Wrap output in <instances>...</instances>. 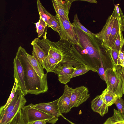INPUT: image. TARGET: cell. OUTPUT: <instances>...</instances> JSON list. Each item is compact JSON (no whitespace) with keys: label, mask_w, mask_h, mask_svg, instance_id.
Returning <instances> with one entry per match:
<instances>
[{"label":"cell","mask_w":124,"mask_h":124,"mask_svg":"<svg viewBox=\"0 0 124 124\" xmlns=\"http://www.w3.org/2000/svg\"><path fill=\"white\" fill-rule=\"evenodd\" d=\"M21 111L24 124L32 121L42 120H45L47 123L54 124L58 119V117L36 108L32 103L24 106Z\"/></svg>","instance_id":"cell-3"},{"label":"cell","mask_w":124,"mask_h":124,"mask_svg":"<svg viewBox=\"0 0 124 124\" xmlns=\"http://www.w3.org/2000/svg\"><path fill=\"white\" fill-rule=\"evenodd\" d=\"M39 21L38 22H37L36 23V29H37L38 27V26L39 24Z\"/></svg>","instance_id":"cell-39"},{"label":"cell","mask_w":124,"mask_h":124,"mask_svg":"<svg viewBox=\"0 0 124 124\" xmlns=\"http://www.w3.org/2000/svg\"><path fill=\"white\" fill-rule=\"evenodd\" d=\"M111 15L117 19L119 28L122 31L124 32V16L118 4L115 5L114 10Z\"/></svg>","instance_id":"cell-20"},{"label":"cell","mask_w":124,"mask_h":124,"mask_svg":"<svg viewBox=\"0 0 124 124\" xmlns=\"http://www.w3.org/2000/svg\"><path fill=\"white\" fill-rule=\"evenodd\" d=\"M13 64L14 78L17 79L18 89L24 96L27 94L25 85L24 70L20 60L16 56L14 59Z\"/></svg>","instance_id":"cell-7"},{"label":"cell","mask_w":124,"mask_h":124,"mask_svg":"<svg viewBox=\"0 0 124 124\" xmlns=\"http://www.w3.org/2000/svg\"><path fill=\"white\" fill-rule=\"evenodd\" d=\"M101 94L104 102L108 107L115 104L118 99L116 95L107 90V88L102 91Z\"/></svg>","instance_id":"cell-21"},{"label":"cell","mask_w":124,"mask_h":124,"mask_svg":"<svg viewBox=\"0 0 124 124\" xmlns=\"http://www.w3.org/2000/svg\"><path fill=\"white\" fill-rule=\"evenodd\" d=\"M27 53L25 49L20 46L16 56L23 68L27 94L37 95L46 92L48 90L47 74L42 78L38 76L29 62Z\"/></svg>","instance_id":"cell-1"},{"label":"cell","mask_w":124,"mask_h":124,"mask_svg":"<svg viewBox=\"0 0 124 124\" xmlns=\"http://www.w3.org/2000/svg\"><path fill=\"white\" fill-rule=\"evenodd\" d=\"M59 100L58 99L51 102L39 103L34 106L36 108L54 116L58 117L61 116L64 118L59 109L58 105Z\"/></svg>","instance_id":"cell-10"},{"label":"cell","mask_w":124,"mask_h":124,"mask_svg":"<svg viewBox=\"0 0 124 124\" xmlns=\"http://www.w3.org/2000/svg\"><path fill=\"white\" fill-rule=\"evenodd\" d=\"M60 24V39L64 40L75 45H78V38L74 27L70 21L56 14Z\"/></svg>","instance_id":"cell-4"},{"label":"cell","mask_w":124,"mask_h":124,"mask_svg":"<svg viewBox=\"0 0 124 124\" xmlns=\"http://www.w3.org/2000/svg\"><path fill=\"white\" fill-rule=\"evenodd\" d=\"M116 70L122 80V84L121 90L123 93L124 94V61L121 65L117 66Z\"/></svg>","instance_id":"cell-29"},{"label":"cell","mask_w":124,"mask_h":124,"mask_svg":"<svg viewBox=\"0 0 124 124\" xmlns=\"http://www.w3.org/2000/svg\"><path fill=\"white\" fill-rule=\"evenodd\" d=\"M20 90H17L15 96L8 107L5 109L0 111V124H2L7 116L13 110L18 99Z\"/></svg>","instance_id":"cell-17"},{"label":"cell","mask_w":124,"mask_h":124,"mask_svg":"<svg viewBox=\"0 0 124 124\" xmlns=\"http://www.w3.org/2000/svg\"><path fill=\"white\" fill-rule=\"evenodd\" d=\"M14 79V83L11 93L6 103L4 105L1 106L0 108V111L5 109L14 98L16 92L18 89V82L16 79Z\"/></svg>","instance_id":"cell-28"},{"label":"cell","mask_w":124,"mask_h":124,"mask_svg":"<svg viewBox=\"0 0 124 124\" xmlns=\"http://www.w3.org/2000/svg\"><path fill=\"white\" fill-rule=\"evenodd\" d=\"M73 89L72 87L65 84L63 93L59 98L58 105L60 112L62 114L67 113L71 110L70 98Z\"/></svg>","instance_id":"cell-9"},{"label":"cell","mask_w":124,"mask_h":124,"mask_svg":"<svg viewBox=\"0 0 124 124\" xmlns=\"http://www.w3.org/2000/svg\"><path fill=\"white\" fill-rule=\"evenodd\" d=\"M62 66L59 62L47 55L44 67L47 73L52 72L57 74Z\"/></svg>","instance_id":"cell-18"},{"label":"cell","mask_w":124,"mask_h":124,"mask_svg":"<svg viewBox=\"0 0 124 124\" xmlns=\"http://www.w3.org/2000/svg\"><path fill=\"white\" fill-rule=\"evenodd\" d=\"M42 8L45 12L49 17L52 25L51 28L57 32L59 35L60 32V23L57 18L55 16H54L50 14L43 6Z\"/></svg>","instance_id":"cell-25"},{"label":"cell","mask_w":124,"mask_h":124,"mask_svg":"<svg viewBox=\"0 0 124 124\" xmlns=\"http://www.w3.org/2000/svg\"><path fill=\"white\" fill-rule=\"evenodd\" d=\"M105 71L107 90L116 95L118 99L121 98L123 94L121 90L122 83L116 69L108 68Z\"/></svg>","instance_id":"cell-5"},{"label":"cell","mask_w":124,"mask_h":124,"mask_svg":"<svg viewBox=\"0 0 124 124\" xmlns=\"http://www.w3.org/2000/svg\"><path fill=\"white\" fill-rule=\"evenodd\" d=\"M91 108L93 111L102 116L108 113V107L104 102L101 94L96 96L91 102Z\"/></svg>","instance_id":"cell-13"},{"label":"cell","mask_w":124,"mask_h":124,"mask_svg":"<svg viewBox=\"0 0 124 124\" xmlns=\"http://www.w3.org/2000/svg\"><path fill=\"white\" fill-rule=\"evenodd\" d=\"M71 124H76L75 123H73V122H72L71 123Z\"/></svg>","instance_id":"cell-40"},{"label":"cell","mask_w":124,"mask_h":124,"mask_svg":"<svg viewBox=\"0 0 124 124\" xmlns=\"http://www.w3.org/2000/svg\"><path fill=\"white\" fill-rule=\"evenodd\" d=\"M114 19L115 18L111 15L109 16L101 31L94 33L95 37L102 43L105 42L108 39L112 30Z\"/></svg>","instance_id":"cell-11"},{"label":"cell","mask_w":124,"mask_h":124,"mask_svg":"<svg viewBox=\"0 0 124 124\" xmlns=\"http://www.w3.org/2000/svg\"><path fill=\"white\" fill-rule=\"evenodd\" d=\"M78 38V45H76L82 53L90 58L95 59L101 63V52L99 40L95 37L92 38L81 30L74 27Z\"/></svg>","instance_id":"cell-2"},{"label":"cell","mask_w":124,"mask_h":124,"mask_svg":"<svg viewBox=\"0 0 124 124\" xmlns=\"http://www.w3.org/2000/svg\"><path fill=\"white\" fill-rule=\"evenodd\" d=\"M75 67L76 69L72 76V78L83 75L90 70L97 72L98 71V70L88 65L78 66Z\"/></svg>","instance_id":"cell-22"},{"label":"cell","mask_w":124,"mask_h":124,"mask_svg":"<svg viewBox=\"0 0 124 124\" xmlns=\"http://www.w3.org/2000/svg\"><path fill=\"white\" fill-rule=\"evenodd\" d=\"M124 45V39L122 31L119 28V33L118 35L115 43L111 49L118 50L120 52Z\"/></svg>","instance_id":"cell-26"},{"label":"cell","mask_w":124,"mask_h":124,"mask_svg":"<svg viewBox=\"0 0 124 124\" xmlns=\"http://www.w3.org/2000/svg\"><path fill=\"white\" fill-rule=\"evenodd\" d=\"M26 102L24 96L22 94L20 91L18 99L14 108L7 116L2 124H9L18 112L21 110Z\"/></svg>","instance_id":"cell-15"},{"label":"cell","mask_w":124,"mask_h":124,"mask_svg":"<svg viewBox=\"0 0 124 124\" xmlns=\"http://www.w3.org/2000/svg\"><path fill=\"white\" fill-rule=\"evenodd\" d=\"M46 122L45 120H39L28 123L26 124H46Z\"/></svg>","instance_id":"cell-36"},{"label":"cell","mask_w":124,"mask_h":124,"mask_svg":"<svg viewBox=\"0 0 124 124\" xmlns=\"http://www.w3.org/2000/svg\"><path fill=\"white\" fill-rule=\"evenodd\" d=\"M72 24L74 27L81 30L84 33L91 37L92 38L95 37L94 33L89 31L81 23L79 20L77 14L75 15L73 22Z\"/></svg>","instance_id":"cell-24"},{"label":"cell","mask_w":124,"mask_h":124,"mask_svg":"<svg viewBox=\"0 0 124 124\" xmlns=\"http://www.w3.org/2000/svg\"><path fill=\"white\" fill-rule=\"evenodd\" d=\"M81 1H86L90 3H97V1L95 0H79Z\"/></svg>","instance_id":"cell-38"},{"label":"cell","mask_w":124,"mask_h":124,"mask_svg":"<svg viewBox=\"0 0 124 124\" xmlns=\"http://www.w3.org/2000/svg\"><path fill=\"white\" fill-rule=\"evenodd\" d=\"M89 92L87 88L84 86L73 89L70 98L71 108L78 107L86 101L90 97Z\"/></svg>","instance_id":"cell-6"},{"label":"cell","mask_w":124,"mask_h":124,"mask_svg":"<svg viewBox=\"0 0 124 124\" xmlns=\"http://www.w3.org/2000/svg\"><path fill=\"white\" fill-rule=\"evenodd\" d=\"M112 116L115 124H124V119L117 110L114 109Z\"/></svg>","instance_id":"cell-33"},{"label":"cell","mask_w":124,"mask_h":124,"mask_svg":"<svg viewBox=\"0 0 124 124\" xmlns=\"http://www.w3.org/2000/svg\"><path fill=\"white\" fill-rule=\"evenodd\" d=\"M76 69V67L70 64L62 65L58 70L57 74L60 82L66 84L72 78V76Z\"/></svg>","instance_id":"cell-12"},{"label":"cell","mask_w":124,"mask_h":124,"mask_svg":"<svg viewBox=\"0 0 124 124\" xmlns=\"http://www.w3.org/2000/svg\"><path fill=\"white\" fill-rule=\"evenodd\" d=\"M115 104L118 111L124 119V101L121 98L117 99Z\"/></svg>","instance_id":"cell-31"},{"label":"cell","mask_w":124,"mask_h":124,"mask_svg":"<svg viewBox=\"0 0 124 124\" xmlns=\"http://www.w3.org/2000/svg\"><path fill=\"white\" fill-rule=\"evenodd\" d=\"M119 28L117 19L115 18L114 22L110 34L105 42L101 43V46L104 49L109 50L114 44L119 33Z\"/></svg>","instance_id":"cell-14"},{"label":"cell","mask_w":124,"mask_h":124,"mask_svg":"<svg viewBox=\"0 0 124 124\" xmlns=\"http://www.w3.org/2000/svg\"><path fill=\"white\" fill-rule=\"evenodd\" d=\"M100 78L103 80L106 81L105 70L104 69L101 58V65L98 69L97 72Z\"/></svg>","instance_id":"cell-34"},{"label":"cell","mask_w":124,"mask_h":124,"mask_svg":"<svg viewBox=\"0 0 124 124\" xmlns=\"http://www.w3.org/2000/svg\"><path fill=\"white\" fill-rule=\"evenodd\" d=\"M27 56L31 66L38 76L42 78L45 76L44 69L41 64L32 55L27 53Z\"/></svg>","instance_id":"cell-19"},{"label":"cell","mask_w":124,"mask_h":124,"mask_svg":"<svg viewBox=\"0 0 124 124\" xmlns=\"http://www.w3.org/2000/svg\"><path fill=\"white\" fill-rule=\"evenodd\" d=\"M31 44L33 46L32 55L41 64L44 68L47 55L34 40L32 41Z\"/></svg>","instance_id":"cell-16"},{"label":"cell","mask_w":124,"mask_h":124,"mask_svg":"<svg viewBox=\"0 0 124 124\" xmlns=\"http://www.w3.org/2000/svg\"><path fill=\"white\" fill-rule=\"evenodd\" d=\"M103 124H115L113 117L108 118Z\"/></svg>","instance_id":"cell-37"},{"label":"cell","mask_w":124,"mask_h":124,"mask_svg":"<svg viewBox=\"0 0 124 124\" xmlns=\"http://www.w3.org/2000/svg\"><path fill=\"white\" fill-rule=\"evenodd\" d=\"M76 0H52L53 6L56 14L63 17L70 21L69 14L72 3Z\"/></svg>","instance_id":"cell-8"},{"label":"cell","mask_w":124,"mask_h":124,"mask_svg":"<svg viewBox=\"0 0 124 124\" xmlns=\"http://www.w3.org/2000/svg\"><path fill=\"white\" fill-rule=\"evenodd\" d=\"M108 51L114 64L115 69H116L118 65L120 52L117 50L112 49H110Z\"/></svg>","instance_id":"cell-30"},{"label":"cell","mask_w":124,"mask_h":124,"mask_svg":"<svg viewBox=\"0 0 124 124\" xmlns=\"http://www.w3.org/2000/svg\"><path fill=\"white\" fill-rule=\"evenodd\" d=\"M37 7L39 16L45 22L48 26L51 28L52 25L49 17L45 12L43 8V6L39 0L37 1Z\"/></svg>","instance_id":"cell-27"},{"label":"cell","mask_w":124,"mask_h":124,"mask_svg":"<svg viewBox=\"0 0 124 124\" xmlns=\"http://www.w3.org/2000/svg\"><path fill=\"white\" fill-rule=\"evenodd\" d=\"M39 21V24L36 29L37 32L38 34V38H43L44 39L47 38V27L48 26L45 22L40 17Z\"/></svg>","instance_id":"cell-23"},{"label":"cell","mask_w":124,"mask_h":124,"mask_svg":"<svg viewBox=\"0 0 124 124\" xmlns=\"http://www.w3.org/2000/svg\"><path fill=\"white\" fill-rule=\"evenodd\" d=\"M124 61V53L121 51L120 52L119 54L118 65H121Z\"/></svg>","instance_id":"cell-35"},{"label":"cell","mask_w":124,"mask_h":124,"mask_svg":"<svg viewBox=\"0 0 124 124\" xmlns=\"http://www.w3.org/2000/svg\"><path fill=\"white\" fill-rule=\"evenodd\" d=\"M9 124H24L21 110L18 112Z\"/></svg>","instance_id":"cell-32"}]
</instances>
